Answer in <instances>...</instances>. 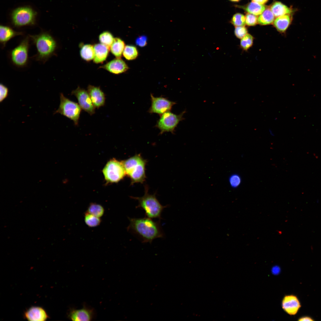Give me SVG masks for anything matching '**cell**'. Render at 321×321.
Masks as SVG:
<instances>
[{
	"instance_id": "cell-1",
	"label": "cell",
	"mask_w": 321,
	"mask_h": 321,
	"mask_svg": "<svg viewBox=\"0 0 321 321\" xmlns=\"http://www.w3.org/2000/svg\"><path fill=\"white\" fill-rule=\"evenodd\" d=\"M128 218L130 224L127 228V231L135 235L142 243H151L155 239L164 237V234L160 220L155 221L146 216L140 218Z\"/></svg>"
},
{
	"instance_id": "cell-2",
	"label": "cell",
	"mask_w": 321,
	"mask_h": 321,
	"mask_svg": "<svg viewBox=\"0 0 321 321\" xmlns=\"http://www.w3.org/2000/svg\"><path fill=\"white\" fill-rule=\"evenodd\" d=\"M29 37L37 49L36 59L45 62L54 54L57 48V43L49 34L42 32L38 35H30Z\"/></svg>"
},
{
	"instance_id": "cell-3",
	"label": "cell",
	"mask_w": 321,
	"mask_h": 321,
	"mask_svg": "<svg viewBox=\"0 0 321 321\" xmlns=\"http://www.w3.org/2000/svg\"><path fill=\"white\" fill-rule=\"evenodd\" d=\"M122 162L126 174L130 178L132 185L143 183L145 181L147 161L140 154H136Z\"/></svg>"
},
{
	"instance_id": "cell-4",
	"label": "cell",
	"mask_w": 321,
	"mask_h": 321,
	"mask_svg": "<svg viewBox=\"0 0 321 321\" xmlns=\"http://www.w3.org/2000/svg\"><path fill=\"white\" fill-rule=\"evenodd\" d=\"M131 198L138 201V204L136 208L143 210L145 216L151 218H157L160 220L161 215L164 209L167 205H162L156 197L155 194L149 193L147 187H146L144 195L141 197L131 196Z\"/></svg>"
},
{
	"instance_id": "cell-5",
	"label": "cell",
	"mask_w": 321,
	"mask_h": 321,
	"mask_svg": "<svg viewBox=\"0 0 321 321\" xmlns=\"http://www.w3.org/2000/svg\"><path fill=\"white\" fill-rule=\"evenodd\" d=\"M60 103L58 108L54 114H59L72 120L74 124L78 125L81 108L77 103L65 97L61 93Z\"/></svg>"
},
{
	"instance_id": "cell-6",
	"label": "cell",
	"mask_w": 321,
	"mask_h": 321,
	"mask_svg": "<svg viewBox=\"0 0 321 321\" xmlns=\"http://www.w3.org/2000/svg\"><path fill=\"white\" fill-rule=\"evenodd\" d=\"M186 112L184 110L179 114H177L169 111L160 115L155 125L160 131L159 134L166 132L174 134L179 122L184 119L183 116Z\"/></svg>"
},
{
	"instance_id": "cell-7",
	"label": "cell",
	"mask_w": 321,
	"mask_h": 321,
	"mask_svg": "<svg viewBox=\"0 0 321 321\" xmlns=\"http://www.w3.org/2000/svg\"><path fill=\"white\" fill-rule=\"evenodd\" d=\"M103 172L105 180L110 183L118 182L126 175L122 161L114 159L107 163Z\"/></svg>"
},
{
	"instance_id": "cell-8",
	"label": "cell",
	"mask_w": 321,
	"mask_h": 321,
	"mask_svg": "<svg viewBox=\"0 0 321 321\" xmlns=\"http://www.w3.org/2000/svg\"><path fill=\"white\" fill-rule=\"evenodd\" d=\"M30 39L28 37L25 38L10 52L11 61L17 66L24 67L28 63Z\"/></svg>"
},
{
	"instance_id": "cell-9",
	"label": "cell",
	"mask_w": 321,
	"mask_h": 321,
	"mask_svg": "<svg viewBox=\"0 0 321 321\" xmlns=\"http://www.w3.org/2000/svg\"><path fill=\"white\" fill-rule=\"evenodd\" d=\"M36 13L31 8L22 7L18 8L12 13V20L16 26L21 27L34 24Z\"/></svg>"
},
{
	"instance_id": "cell-10",
	"label": "cell",
	"mask_w": 321,
	"mask_h": 321,
	"mask_svg": "<svg viewBox=\"0 0 321 321\" xmlns=\"http://www.w3.org/2000/svg\"><path fill=\"white\" fill-rule=\"evenodd\" d=\"M151 105L148 110L150 114H156L160 116L164 113L170 111L175 104V102L168 99L162 96H154L151 94Z\"/></svg>"
},
{
	"instance_id": "cell-11",
	"label": "cell",
	"mask_w": 321,
	"mask_h": 321,
	"mask_svg": "<svg viewBox=\"0 0 321 321\" xmlns=\"http://www.w3.org/2000/svg\"><path fill=\"white\" fill-rule=\"evenodd\" d=\"M71 95L76 97L78 104L82 109L91 115L95 113V108L92 102L87 91L78 86L72 91Z\"/></svg>"
},
{
	"instance_id": "cell-12",
	"label": "cell",
	"mask_w": 321,
	"mask_h": 321,
	"mask_svg": "<svg viewBox=\"0 0 321 321\" xmlns=\"http://www.w3.org/2000/svg\"><path fill=\"white\" fill-rule=\"evenodd\" d=\"M95 316V312L92 308L86 306L80 309H70L68 317L73 321H90Z\"/></svg>"
},
{
	"instance_id": "cell-13",
	"label": "cell",
	"mask_w": 321,
	"mask_h": 321,
	"mask_svg": "<svg viewBox=\"0 0 321 321\" xmlns=\"http://www.w3.org/2000/svg\"><path fill=\"white\" fill-rule=\"evenodd\" d=\"M281 306L283 310L290 315L296 314L301 306L297 296L293 294L286 295L283 298Z\"/></svg>"
},
{
	"instance_id": "cell-14",
	"label": "cell",
	"mask_w": 321,
	"mask_h": 321,
	"mask_svg": "<svg viewBox=\"0 0 321 321\" xmlns=\"http://www.w3.org/2000/svg\"><path fill=\"white\" fill-rule=\"evenodd\" d=\"M87 89L92 102L95 108H98L104 105L106 100L105 95L100 86L89 85L88 86Z\"/></svg>"
},
{
	"instance_id": "cell-15",
	"label": "cell",
	"mask_w": 321,
	"mask_h": 321,
	"mask_svg": "<svg viewBox=\"0 0 321 321\" xmlns=\"http://www.w3.org/2000/svg\"><path fill=\"white\" fill-rule=\"evenodd\" d=\"M100 67L115 74H119L126 71L128 67L125 62L120 58H117L107 63Z\"/></svg>"
},
{
	"instance_id": "cell-16",
	"label": "cell",
	"mask_w": 321,
	"mask_h": 321,
	"mask_svg": "<svg viewBox=\"0 0 321 321\" xmlns=\"http://www.w3.org/2000/svg\"><path fill=\"white\" fill-rule=\"evenodd\" d=\"M25 317L29 321H45L48 319V316L45 310L39 306H32L25 312Z\"/></svg>"
},
{
	"instance_id": "cell-17",
	"label": "cell",
	"mask_w": 321,
	"mask_h": 321,
	"mask_svg": "<svg viewBox=\"0 0 321 321\" xmlns=\"http://www.w3.org/2000/svg\"><path fill=\"white\" fill-rule=\"evenodd\" d=\"M23 33L14 30L10 27L1 25L0 27V42L2 47L5 46L6 43L14 37L22 35Z\"/></svg>"
},
{
	"instance_id": "cell-18",
	"label": "cell",
	"mask_w": 321,
	"mask_h": 321,
	"mask_svg": "<svg viewBox=\"0 0 321 321\" xmlns=\"http://www.w3.org/2000/svg\"><path fill=\"white\" fill-rule=\"evenodd\" d=\"M292 19L290 14L280 16L275 19L273 25L278 32L284 33L290 25Z\"/></svg>"
},
{
	"instance_id": "cell-19",
	"label": "cell",
	"mask_w": 321,
	"mask_h": 321,
	"mask_svg": "<svg viewBox=\"0 0 321 321\" xmlns=\"http://www.w3.org/2000/svg\"><path fill=\"white\" fill-rule=\"evenodd\" d=\"M95 56L94 62L96 63L102 62L106 59L110 48L102 43H98L94 46Z\"/></svg>"
},
{
	"instance_id": "cell-20",
	"label": "cell",
	"mask_w": 321,
	"mask_h": 321,
	"mask_svg": "<svg viewBox=\"0 0 321 321\" xmlns=\"http://www.w3.org/2000/svg\"><path fill=\"white\" fill-rule=\"evenodd\" d=\"M235 6L242 8L248 13L256 15L261 14L266 9L265 5L253 1L245 5H236Z\"/></svg>"
},
{
	"instance_id": "cell-21",
	"label": "cell",
	"mask_w": 321,
	"mask_h": 321,
	"mask_svg": "<svg viewBox=\"0 0 321 321\" xmlns=\"http://www.w3.org/2000/svg\"><path fill=\"white\" fill-rule=\"evenodd\" d=\"M270 9L275 17L278 16L286 14H290L292 10L281 2L276 1L273 3L270 7Z\"/></svg>"
},
{
	"instance_id": "cell-22",
	"label": "cell",
	"mask_w": 321,
	"mask_h": 321,
	"mask_svg": "<svg viewBox=\"0 0 321 321\" xmlns=\"http://www.w3.org/2000/svg\"><path fill=\"white\" fill-rule=\"evenodd\" d=\"M125 47V43L122 40L119 38H115L110 49L112 54L117 58H120Z\"/></svg>"
},
{
	"instance_id": "cell-23",
	"label": "cell",
	"mask_w": 321,
	"mask_h": 321,
	"mask_svg": "<svg viewBox=\"0 0 321 321\" xmlns=\"http://www.w3.org/2000/svg\"><path fill=\"white\" fill-rule=\"evenodd\" d=\"M275 20V16L270 9H265L258 18V23L262 25L272 23Z\"/></svg>"
},
{
	"instance_id": "cell-24",
	"label": "cell",
	"mask_w": 321,
	"mask_h": 321,
	"mask_svg": "<svg viewBox=\"0 0 321 321\" xmlns=\"http://www.w3.org/2000/svg\"><path fill=\"white\" fill-rule=\"evenodd\" d=\"M80 54L81 57L86 61L93 59L95 56L94 46L90 44L84 45L81 48Z\"/></svg>"
},
{
	"instance_id": "cell-25",
	"label": "cell",
	"mask_w": 321,
	"mask_h": 321,
	"mask_svg": "<svg viewBox=\"0 0 321 321\" xmlns=\"http://www.w3.org/2000/svg\"><path fill=\"white\" fill-rule=\"evenodd\" d=\"M123 55L127 60H130L135 59L138 56V51L134 46L128 45L125 46Z\"/></svg>"
},
{
	"instance_id": "cell-26",
	"label": "cell",
	"mask_w": 321,
	"mask_h": 321,
	"mask_svg": "<svg viewBox=\"0 0 321 321\" xmlns=\"http://www.w3.org/2000/svg\"><path fill=\"white\" fill-rule=\"evenodd\" d=\"M87 212L95 216L100 218L103 215L104 210L101 205L95 203H92L89 206Z\"/></svg>"
},
{
	"instance_id": "cell-27",
	"label": "cell",
	"mask_w": 321,
	"mask_h": 321,
	"mask_svg": "<svg viewBox=\"0 0 321 321\" xmlns=\"http://www.w3.org/2000/svg\"><path fill=\"white\" fill-rule=\"evenodd\" d=\"M84 221L86 224L90 227H95L99 225L101 220L100 218L95 216L87 212L84 215Z\"/></svg>"
},
{
	"instance_id": "cell-28",
	"label": "cell",
	"mask_w": 321,
	"mask_h": 321,
	"mask_svg": "<svg viewBox=\"0 0 321 321\" xmlns=\"http://www.w3.org/2000/svg\"><path fill=\"white\" fill-rule=\"evenodd\" d=\"M99 40L101 43L110 48L114 40L112 34L109 32L105 31L101 33L99 36Z\"/></svg>"
},
{
	"instance_id": "cell-29",
	"label": "cell",
	"mask_w": 321,
	"mask_h": 321,
	"mask_svg": "<svg viewBox=\"0 0 321 321\" xmlns=\"http://www.w3.org/2000/svg\"><path fill=\"white\" fill-rule=\"evenodd\" d=\"M254 40V37L251 34L247 33L241 39V48L244 51H247L252 46Z\"/></svg>"
},
{
	"instance_id": "cell-30",
	"label": "cell",
	"mask_w": 321,
	"mask_h": 321,
	"mask_svg": "<svg viewBox=\"0 0 321 321\" xmlns=\"http://www.w3.org/2000/svg\"><path fill=\"white\" fill-rule=\"evenodd\" d=\"M230 22L235 26H244L246 24L245 17L242 14L237 13L233 15Z\"/></svg>"
},
{
	"instance_id": "cell-31",
	"label": "cell",
	"mask_w": 321,
	"mask_h": 321,
	"mask_svg": "<svg viewBox=\"0 0 321 321\" xmlns=\"http://www.w3.org/2000/svg\"><path fill=\"white\" fill-rule=\"evenodd\" d=\"M229 182L231 187L233 188H237L240 184L241 179L237 174H234L230 176L229 179Z\"/></svg>"
},
{
	"instance_id": "cell-32",
	"label": "cell",
	"mask_w": 321,
	"mask_h": 321,
	"mask_svg": "<svg viewBox=\"0 0 321 321\" xmlns=\"http://www.w3.org/2000/svg\"><path fill=\"white\" fill-rule=\"evenodd\" d=\"M245 17L246 24L248 26H254L258 23V18L257 15L248 13Z\"/></svg>"
},
{
	"instance_id": "cell-33",
	"label": "cell",
	"mask_w": 321,
	"mask_h": 321,
	"mask_svg": "<svg viewBox=\"0 0 321 321\" xmlns=\"http://www.w3.org/2000/svg\"><path fill=\"white\" fill-rule=\"evenodd\" d=\"M234 33L237 38L241 39L248 33V30L245 26H235Z\"/></svg>"
},
{
	"instance_id": "cell-34",
	"label": "cell",
	"mask_w": 321,
	"mask_h": 321,
	"mask_svg": "<svg viewBox=\"0 0 321 321\" xmlns=\"http://www.w3.org/2000/svg\"><path fill=\"white\" fill-rule=\"evenodd\" d=\"M0 102L1 103L8 97L9 89L8 88L3 84L0 85Z\"/></svg>"
},
{
	"instance_id": "cell-35",
	"label": "cell",
	"mask_w": 321,
	"mask_h": 321,
	"mask_svg": "<svg viewBox=\"0 0 321 321\" xmlns=\"http://www.w3.org/2000/svg\"><path fill=\"white\" fill-rule=\"evenodd\" d=\"M136 44L141 47L145 46L147 43V37L145 35L139 36L136 39Z\"/></svg>"
},
{
	"instance_id": "cell-36",
	"label": "cell",
	"mask_w": 321,
	"mask_h": 321,
	"mask_svg": "<svg viewBox=\"0 0 321 321\" xmlns=\"http://www.w3.org/2000/svg\"><path fill=\"white\" fill-rule=\"evenodd\" d=\"M298 321H314V320L311 317L309 316H304L299 317L298 320Z\"/></svg>"
},
{
	"instance_id": "cell-37",
	"label": "cell",
	"mask_w": 321,
	"mask_h": 321,
	"mask_svg": "<svg viewBox=\"0 0 321 321\" xmlns=\"http://www.w3.org/2000/svg\"><path fill=\"white\" fill-rule=\"evenodd\" d=\"M252 1L258 3L259 4H265L268 1V0H252Z\"/></svg>"
},
{
	"instance_id": "cell-38",
	"label": "cell",
	"mask_w": 321,
	"mask_h": 321,
	"mask_svg": "<svg viewBox=\"0 0 321 321\" xmlns=\"http://www.w3.org/2000/svg\"><path fill=\"white\" fill-rule=\"evenodd\" d=\"M269 133H270V134L272 136H274V133H273L272 130L271 129H269Z\"/></svg>"
},
{
	"instance_id": "cell-39",
	"label": "cell",
	"mask_w": 321,
	"mask_h": 321,
	"mask_svg": "<svg viewBox=\"0 0 321 321\" xmlns=\"http://www.w3.org/2000/svg\"><path fill=\"white\" fill-rule=\"evenodd\" d=\"M230 0V1H233V2H238V1H240V0Z\"/></svg>"
}]
</instances>
